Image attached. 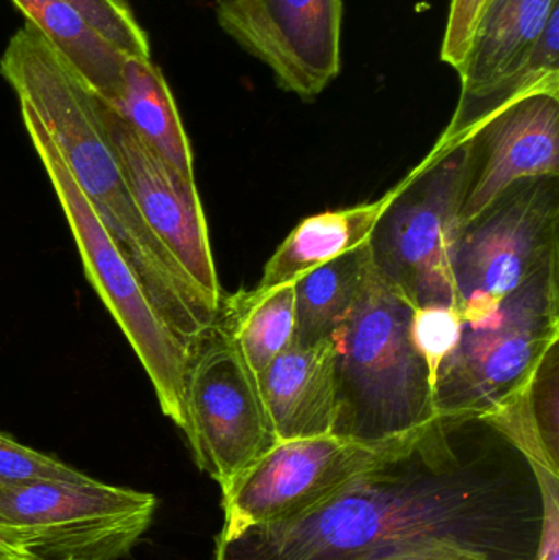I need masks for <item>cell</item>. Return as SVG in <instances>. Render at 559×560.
Listing matches in <instances>:
<instances>
[{
  "label": "cell",
  "mask_w": 559,
  "mask_h": 560,
  "mask_svg": "<svg viewBox=\"0 0 559 560\" xmlns=\"http://www.w3.org/2000/svg\"><path fill=\"white\" fill-rule=\"evenodd\" d=\"M486 3L488 0H452L440 58L456 71L465 62Z\"/></svg>",
  "instance_id": "484cf974"
},
{
  "label": "cell",
  "mask_w": 559,
  "mask_h": 560,
  "mask_svg": "<svg viewBox=\"0 0 559 560\" xmlns=\"http://www.w3.org/2000/svg\"><path fill=\"white\" fill-rule=\"evenodd\" d=\"M412 312L374 269L330 336L337 378L334 436L380 446L439 421L432 375L410 339Z\"/></svg>",
  "instance_id": "3957f363"
},
{
  "label": "cell",
  "mask_w": 559,
  "mask_h": 560,
  "mask_svg": "<svg viewBox=\"0 0 559 560\" xmlns=\"http://www.w3.org/2000/svg\"><path fill=\"white\" fill-rule=\"evenodd\" d=\"M23 124L65 212L89 282L127 336L150 377L161 411L180 430L184 385L194 349L161 315L143 280L112 238L48 138L35 125Z\"/></svg>",
  "instance_id": "8992f818"
},
{
  "label": "cell",
  "mask_w": 559,
  "mask_h": 560,
  "mask_svg": "<svg viewBox=\"0 0 559 560\" xmlns=\"http://www.w3.org/2000/svg\"><path fill=\"white\" fill-rule=\"evenodd\" d=\"M558 255V177L515 184L456 243L453 279L463 322L492 312Z\"/></svg>",
  "instance_id": "ba28073f"
},
{
  "label": "cell",
  "mask_w": 559,
  "mask_h": 560,
  "mask_svg": "<svg viewBox=\"0 0 559 560\" xmlns=\"http://www.w3.org/2000/svg\"><path fill=\"white\" fill-rule=\"evenodd\" d=\"M537 91L559 92V7L551 13L547 30L527 65L475 101L458 104L435 147L442 150L459 147L482 121Z\"/></svg>",
  "instance_id": "44dd1931"
},
{
  "label": "cell",
  "mask_w": 559,
  "mask_h": 560,
  "mask_svg": "<svg viewBox=\"0 0 559 560\" xmlns=\"http://www.w3.org/2000/svg\"><path fill=\"white\" fill-rule=\"evenodd\" d=\"M225 326L253 374L265 371L294 339V283L256 295L246 292L229 303Z\"/></svg>",
  "instance_id": "7402d4cb"
},
{
  "label": "cell",
  "mask_w": 559,
  "mask_h": 560,
  "mask_svg": "<svg viewBox=\"0 0 559 560\" xmlns=\"http://www.w3.org/2000/svg\"><path fill=\"white\" fill-rule=\"evenodd\" d=\"M180 431L197 467L222 490L278 443L256 375L222 323L194 349Z\"/></svg>",
  "instance_id": "9c48e42d"
},
{
  "label": "cell",
  "mask_w": 559,
  "mask_h": 560,
  "mask_svg": "<svg viewBox=\"0 0 559 560\" xmlns=\"http://www.w3.org/2000/svg\"><path fill=\"white\" fill-rule=\"evenodd\" d=\"M558 346L547 352L528 381L478 421L494 428L532 466L559 476Z\"/></svg>",
  "instance_id": "e0dca14e"
},
{
  "label": "cell",
  "mask_w": 559,
  "mask_h": 560,
  "mask_svg": "<svg viewBox=\"0 0 559 560\" xmlns=\"http://www.w3.org/2000/svg\"><path fill=\"white\" fill-rule=\"evenodd\" d=\"M482 421L404 438L311 515L220 533L213 560H387L423 551L537 560L544 502L524 454Z\"/></svg>",
  "instance_id": "6da1fadb"
},
{
  "label": "cell",
  "mask_w": 559,
  "mask_h": 560,
  "mask_svg": "<svg viewBox=\"0 0 559 560\" xmlns=\"http://www.w3.org/2000/svg\"><path fill=\"white\" fill-rule=\"evenodd\" d=\"M387 560H481L473 556L462 555V552L450 551H423L412 552V555L397 556V558Z\"/></svg>",
  "instance_id": "83f0119b"
},
{
  "label": "cell",
  "mask_w": 559,
  "mask_h": 560,
  "mask_svg": "<svg viewBox=\"0 0 559 560\" xmlns=\"http://www.w3.org/2000/svg\"><path fill=\"white\" fill-rule=\"evenodd\" d=\"M12 2L105 104L117 97L127 56L105 42L65 0Z\"/></svg>",
  "instance_id": "ffe728a7"
},
{
  "label": "cell",
  "mask_w": 559,
  "mask_h": 560,
  "mask_svg": "<svg viewBox=\"0 0 559 560\" xmlns=\"http://www.w3.org/2000/svg\"><path fill=\"white\" fill-rule=\"evenodd\" d=\"M216 15L282 91L312 101L340 74L343 0H217Z\"/></svg>",
  "instance_id": "8fae6325"
},
{
  "label": "cell",
  "mask_w": 559,
  "mask_h": 560,
  "mask_svg": "<svg viewBox=\"0 0 559 560\" xmlns=\"http://www.w3.org/2000/svg\"><path fill=\"white\" fill-rule=\"evenodd\" d=\"M475 174L463 229L522 180L559 177V92L537 91L482 121L468 138Z\"/></svg>",
  "instance_id": "4fadbf2b"
},
{
  "label": "cell",
  "mask_w": 559,
  "mask_h": 560,
  "mask_svg": "<svg viewBox=\"0 0 559 560\" xmlns=\"http://www.w3.org/2000/svg\"><path fill=\"white\" fill-rule=\"evenodd\" d=\"M397 441L366 446L334 434L278 441L222 490L225 523L220 533L284 525L311 515Z\"/></svg>",
  "instance_id": "30bf717a"
},
{
  "label": "cell",
  "mask_w": 559,
  "mask_h": 560,
  "mask_svg": "<svg viewBox=\"0 0 559 560\" xmlns=\"http://www.w3.org/2000/svg\"><path fill=\"white\" fill-rule=\"evenodd\" d=\"M473 174L469 140L449 150L433 147L397 184L396 196L371 235L368 245L376 275L414 308L458 310L453 256Z\"/></svg>",
  "instance_id": "277c9868"
},
{
  "label": "cell",
  "mask_w": 559,
  "mask_h": 560,
  "mask_svg": "<svg viewBox=\"0 0 559 560\" xmlns=\"http://www.w3.org/2000/svg\"><path fill=\"white\" fill-rule=\"evenodd\" d=\"M183 176H194V156L173 92L151 58H125L117 97L107 104Z\"/></svg>",
  "instance_id": "ac0fdd59"
},
{
  "label": "cell",
  "mask_w": 559,
  "mask_h": 560,
  "mask_svg": "<svg viewBox=\"0 0 559 560\" xmlns=\"http://www.w3.org/2000/svg\"><path fill=\"white\" fill-rule=\"evenodd\" d=\"M98 101L108 140L141 217L187 278L222 308V289L196 179L183 176L120 115L101 97Z\"/></svg>",
  "instance_id": "7c38bea8"
},
{
  "label": "cell",
  "mask_w": 559,
  "mask_h": 560,
  "mask_svg": "<svg viewBox=\"0 0 559 560\" xmlns=\"http://www.w3.org/2000/svg\"><path fill=\"white\" fill-rule=\"evenodd\" d=\"M559 345L558 256L492 312L463 322L433 384L439 420L475 421L528 381Z\"/></svg>",
  "instance_id": "5b68a950"
},
{
  "label": "cell",
  "mask_w": 559,
  "mask_h": 560,
  "mask_svg": "<svg viewBox=\"0 0 559 560\" xmlns=\"http://www.w3.org/2000/svg\"><path fill=\"white\" fill-rule=\"evenodd\" d=\"M373 275L370 245H364L299 279L294 283L292 346L312 348L330 339Z\"/></svg>",
  "instance_id": "d6986e66"
},
{
  "label": "cell",
  "mask_w": 559,
  "mask_h": 560,
  "mask_svg": "<svg viewBox=\"0 0 559 560\" xmlns=\"http://www.w3.org/2000/svg\"><path fill=\"white\" fill-rule=\"evenodd\" d=\"M463 319L453 306L427 305L414 308L410 339L422 355L435 384L436 372L458 346Z\"/></svg>",
  "instance_id": "cb8c5ba5"
},
{
  "label": "cell",
  "mask_w": 559,
  "mask_h": 560,
  "mask_svg": "<svg viewBox=\"0 0 559 560\" xmlns=\"http://www.w3.org/2000/svg\"><path fill=\"white\" fill-rule=\"evenodd\" d=\"M84 479L88 476L74 467L66 466L56 457L38 453L0 431V483L3 486H25L43 480L79 482Z\"/></svg>",
  "instance_id": "d4e9b609"
},
{
  "label": "cell",
  "mask_w": 559,
  "mask_h": 560,
  "mask_svg": "<svg viewBox=\"0 0 559 560\" xmlns=\"http://www.w3.org/2000/svg\"><path fill=\"white\" fill-rule=\"evenodd\" d=\"M127 58H151L150 39L125 0H65Z\"/></svg>",
  "instance_id": "603a6c76"
},
{
  "label": "cell",
  "mask_w": 559,
  "mask_h": 560,
  "mask_svg": "<svg viewBox=\"0 0 559 560\" xmlns=\"http://www.w3.org/2000/svg\"><path fill=\"white\" fill-rule=\"evenodd\" d=\"M153 493L98 480L0 483V546L15 560H118L150 528Z\"/></svg>",
  "instance_id": "52a82bcc"
},
{
  "label": "cell",
  "mask_w": 559,
  "mask_h": 560,
  "mask_svg": "<svg viewBox=\"0 0 559 560\" xmlns=\"http://www.w3.org/2000/svg\"><path fill=\"white\" fill-rule=\"evenodd\" d=\"M0 74L19 97L23 121L35 125L58 151L161 315L196 349L219 322L220 308L187 278L141 217L108 140L97 94L30 22L10 38Z\"/></svg>",
  "instance_id": "7a4b0ae2"
},
{
  "label": "cell",
  "mask_w": 559,
  "mask_h": 560,
  "mask_svg": "<svg viewBox=\"0 0 559 560\" xmlns=\"http://www.w3.org/2000/svg\"><path fill=\"white\" fill-rule=\"evenodd\" d=\"M534 467L544 502L537 560H559V476L544 467Z\"/></svg>",
  "instance_id": "4316f807"
},
{
  "label": "cell",
  "mask_w": 559,
  "mask_h": 560,
  "mask_svg": "<svg viewBox=\"0 0 559 560\" xmlns=\"http://www.w3.org/2000/svg\"><path fill=\"white\" fill-rule=\"evenodd\" d=\"M558 7L559 0H488L458 69V104L475 101L524 68Z\"/></svg>",
  "instance_id": "9a60e30c"
},
{
  "label": "cell",
  "mask_w": 559,
  "mask_h": 560,
  "mask_svg": "<svg viewBox=\"0 0 559 560\" xmlns=\"http://www.w3.org/2000/svg\"><path fill=\"white\" fill-rule=\"evenodd\" d=\"M278 441L325 436L337 415L335 349L330 339L279 354L256 375Z\"/></svg>",
  "instance_id": "5bb4252c"
},
{
  "label": "cell",
  "mask_w": 559,
  "mask_h": 560,
  "mask_svg": "<svg viewBox=\"0 0 559 560\" xmlns=\"http://www.w3.org/2000/svg\"><path fill=\"white\" fill-rule=\"evenodd\" d=\"M0 560H15L12 558V555L10 552H7L5 549L0 546Z\"/></svg>",
  "instance_id": "f1b7e54d"
},
{
  "label": "cell",
  "mask_w": 559,
  "mask_h": 560,
  "mask_svg": "<svg viewBox=\"0 0 559 560\" xmlns=\"http://www.w3.org/2000/svg\"><path fill=\"white\" fill-rule=\"evenodd\" d=\"M394 196L396 187L373 202L317 213L299 223L266 262L261 280L252 293L261 295L295 283L314 269L368 245Z\"/></svg>",
  "instance_id": "2e32d148"
}]
</instances>
